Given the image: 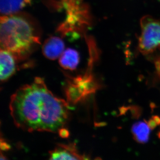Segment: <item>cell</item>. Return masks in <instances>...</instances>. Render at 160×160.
<instances>
[{"mask_svg": "<svg viewBox=\"0 0 160 160\" xmlns=\"http://www.w3.org/2000/svg\"><path fill=\"white\" fill-rule=\"evenodd\" d=\"M152 118L158 124V125H160V118L158 116H154L152 117Z\"/></svg>", "mask_w": 160, "mask_h": 160, "instance_id": "5bb4252c", "label": "cell"}, {"mask_svg": "<svg viewBox=\"0 0 160 160\" xmlns=\"http://www.w3.org/2000/svg\"></svg>", "mask_w": 160, "mask_h": 160, "instance_id": "2e32d148", "label": "cell"}, {"mask_svg": "<svg viewBox=\"0 0 160 160\" xmlns=\"http://www.w3.org/2000/svg\"><path fill=\"white\" fill-rule=\"evenodd\" d=\"M65 45L62 40L57 37H51L46 40L42 47L43 53L51 60L60 58L64 51Z\"/></svg>", "mask_w": 160, "mask_h": 160, "instance_id": "52a82bcc", "label": "cell"}, {"mask_svg": "<svg viewBox=\"0 0 160 160\" xmlns=\"http://www.w3.org/2000/svg\"><path fill=\"white\" fill-rule=\"evenodd\" d=\"M50 160L88 159L78 152L75 144H58L49 152Z\"/></svg>", "mask_w": 160, "mask_h": 160, "instance_id": "5b68a950", "label": "cell"}, {"mask_svg": "<svg viewBox=\"0 0 160 160\" xmlns=\"http://www.w3.org/2000/svg\"><path fill=\"white\" fill-rule=\"evenodd\" d=\"M147 124H148V126H149V128L151 129H154L158 125V124H157L155 121L153 120L152 118L150 119L148 121Z\"/></svg>", "mask_w": 160, "mask_h": 160, "instance_id": "4fadbf2b", "label": "cell"}, {"mask_svg": "<svg viewBox=\"0 0 160 160\" xmlns=\"http://www.w3.org/2000/svg\"><path fill=\"white\" fill-rule=\"evenodd\" d=\"M1 149L2 150L6 151L10 149V146L8 145V143L4 142V140L1 139Z\"/></svg>", "mask_w": 160, "mask_h": 160, "instance_id": "7c38bea8", "label": "cell"}, {"mask_svg": "<svg viewBox=\"0 0 160 160\" xmlns=\"http://www.w3.org/2000/svg\"><path fill=\"white\" fill-rule=\"evenodd\" d=\"M80 61L78 52L75 49H68L64 50L59 58V64L64 69L73 70L76 69Z\"/></svg>", "mask_w": 160, "mask_h": 160, "instance_id": "ba28073f", "label": "cell"}, {"mask_svg": "<svg viewBox=\"0 0 160 160\" xmlns=\"http://www.w3.org/2000/svg\"><path fill=\"white\" fill-rule=\"evenodd\" d=\"M98 85L89 72L83 77H78L69 81L66 89L67 99L70 102L76 103L83 98L93 93Z\"/></svg>", "mask_w": 160, "mask_h": 160, "instance_id": "277c9868", "label": "cell"}, {"mask_svg": "<svg viewBox=\"0 0 160 160\" xmlns=\"http://www.w3.org/2000/svg\"><path fill=\"white\" fill-rule=\"evenodd\" d=\"M31 0H0V10L3 15H10L20 11Z\"/></svg>", "mask_w": 160, "mask_h": 160, "instance_id": "9c48e42d", "label": "cell"}, {"mask_svg": "<svg viewBox=\"0 0 160 160\" xmlns=\"http://www.w3.org/2000/svg\"><path fill=\"white\" fill-rule=\"evenodd\" d=\"M9 109L15 126L30 132H58L69 117L68 102L52 94L41 78L13 93Z\"/></svg>", "mask_w": 160, "mask_h": 160, "instance_id": "6da1fadb", "label": "cell"}, {"mask_svg": "<svg viewBox=\"0 0 160 160\" xmlns=\"http://www.w3.org/2000/svg\"><path fill=\"white\" fill-rule=\"evenodd\" d=\"M0 62V78L1 82H5L15 72L16 65L14 55L10 52L1 49Z\"/></svg>", "mask_w": 160, "mask_h": 160, "instance_id": "8992f818", "label": "cell"}, {"mask_svg": "<svg viewBox=\"0 0 160 160\" xmlns=\"http://www.w3.org/2000/svg\"><path fill=\"white\" fill-rule=\"evenodd\" d=\"M38 42L31 25L25 19L14 15H3L0 22L1 49L21 58Z\"/></svg>", "mask_w": 160, "mask_h": 160, "instance_id": "7a4b0ae2", "label": "cell"}, {"mask_svg": "<svg viewBox=\"0 0 160 160\" xmlns=\"http://www.w3.org/2000/svg\"><path fill=\"white\" fill-rule=\"evenodd\" d=\"M158 137H159V138H160V132H159Z\"/></svg>", "mask_w": 160, "mask_h": 160, "instance_id": "9a60e30c", "label": "cell"}, {"mask_svg": "<svg viewBox=\"0 0 160 160\" xmlns=\"http://www.w3.org/2000/svg\"><path fill=\"white\" fill-rule=\"evenodd\" d=\"M140 25L139 51L143 54H151L160 48V19L145 16L141 19Z\"/></svg>", "mask_w": 160, "mask_h": 160, "instance_id": "3957f363", "label": "cell"}, {"mask_svg": "<svg viewBox=\"0 0 160 160\" xmlns=\"http://www.w3.org/2000/svg\"><path fill=\"white\" fill-rule=\"evenodd\" d=\"M150 129L147 123L141 121L132 125V132L137 142L144 144L149 141Z\"/></svg>", "mask_w": 160, "mask_h": 160, "instance_id": "30bf717a", "label": "cell"}, {"mask_svg": "<svg viewBox=\"0 0 160 160\" xmlns=\"http://www.w3.org/2000/svg\"><path fill=\"white\" fill-rule=\"evenodd\" d=\"M59 134L61 137L66 138L68 137L69 135V132L68 130L64 128H62L58 131Z\"/></svg>", "mask_w": 160, "mask_h": 160, "instance_id": "8fae6325", "label": "cell"}]
</instances>
